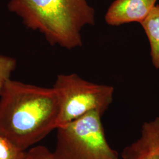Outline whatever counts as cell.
<instances>
[{"mask_svg":"<svg viewBox=\"0 0 159 159\" xmlns=\"http://www.w3.org/2000/svg\"><path fill=\"white\" fill-rule=\"evenodd\" d=\"M58 115L53 88L10 79L0 94V134L23 151L57 129Z\"/></svg>","mask_w":159,"mask_h":159,"instance_id":"1","label":"cell"},{"mask_svg":"<svg viewBox=\"0 0 159 159\" xmlns=\"http://www.w3.org/2000/svg\"><path fill=\"white\" fill-rule=\"evenodd\" d=\"M7 7L51 46L68 50L82 46L81 30L95 23V11L87 0H10Z\"/></svg>","mask_w":159,"mask_h":159,"instance_id":"2","label":"cell"},{"mask_svg":"<svg viewBox=\"0 0 159 159\" xmlns=\"http://www.w3.org/2000/svg\"><path fill=\"white\" fill-rule=\"evenodd\" d=\"M101 114L93 111L57 128V159H121L108 144Z\"/></svg>","mask_w":159,"mask_h":159,"instance_id":"3","label":"cell"},{"mask_svg":"<svg viewBox=\"0 0 159 159\" xmlns=\"http://www.w3.org/2000/svg\"><path fill=\"white\" fill-rule=\"evenodd\" d=\"M57 95V129L96 111L102 115L113 99V87L83 79L77 74H60L52 87Z\"/></svg>","mask_w":159,"mask_h":159,"instance_id":"4","label":"cell"},{"mask_svg":"<svg viewBox=\"0 0 159 159\" xmlns=\"http://www.w3.org/2000/svg\"><path fill=\"white\" fill-rule=\"evenodd\" d=\"M157 0H115L105 15L108 25L119 26L130 23H142L156 6Z\"/></svg>","mask_w":159,"mask_h":159,"instance_id":"5","label":"cell"},{"mask_svg":"<svg viewBox=\"0 0 159 159\" xmlns=\"http://www.w3.org/2000/svg\"><path fill=\"white\" fill-rule=\"evenodd\" d=\"M124 159H159V117L145 123L140 138L122 153Z\"/></svg>","mask_w":159,"mask_h":159,"instance_id":"6","label":"cell"},{"mask_svg":"<svg viewBox=\"0 0 159 159\" xmlns=\"http://www.w3.org/2000/svg\"><path fill=\"white\" fill-rule=\"evenodd\" d=\"M148 37L154 66L159 69V5H156L146 19L140 23Z\"/></svg>","mask_w":159,"mask_h":159,"instance_id":"7","label":"cell"},{"mask_svg":"<svg viewBox=\"0 0 159 159\" xmlns=\"http://www.w3.org/2000/svg\"><path fill=\"white\" fill-rule=\"evenodd\" d=\"M27 153L0 134V159H26Z\"/></svg>","mask_w":159,"mask_h":159,"instance_id":"8","label":"cell"},{"mask_svg":"<svg viewBox=\"0 0 159 159\" xmlns=\"http://www.w3.org/2000/svg\"><path fill=\"white\" fill-rule=\"evenodd\" d=\"M16 65L17 61L14 58L0 54V94Z\"/></svg>","mask_w":159,"mask_h":159,"instance_id":"9","label":"cell"},{"mask_svg":"<svg viewBox=\"0 0 159 159\" xmlns=\"http://www.w3.org/2000/svg\"><path fill=\"white\" fill-rule=\"evenodd\" d=\"M26 159H57L53 153L46 147L39 146L27 152Z\"/></svg>","mask_w":159,"mask_h":159,"instance_id":"10","label":"cell"}]
</instances>
